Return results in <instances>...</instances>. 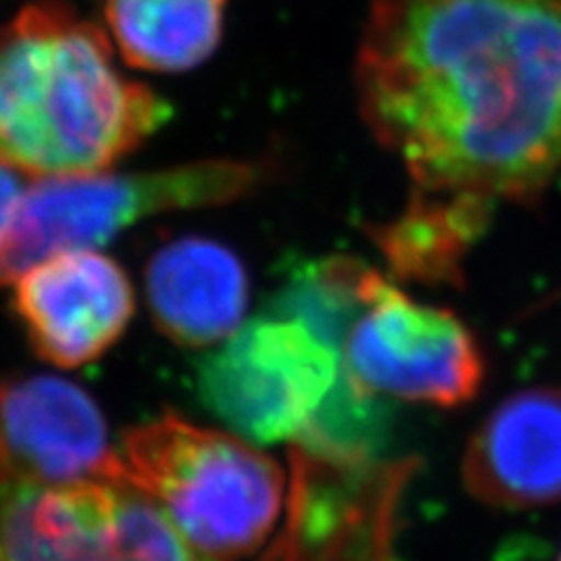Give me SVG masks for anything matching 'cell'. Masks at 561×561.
I'll return each mask as SVG.
<instances>
[{
  "label": "cell",
  "instance_id": "6da1fadb",
  "mask_svg": "<svg viewBox=\"0 0 561 561\" xmlns=\"http://www.w3.org/2000/svg\"><path fill=\"white\" fill-rule=\"evenodd\" d=\"M356 92L412 192L538 199L561 179V0H373Z\"/></svg>",
  "mask_w": 561,
  "mask_h": 561
},
{
  "label": "cell",
  "instance_id": "7a4b0ae2",
  "mask_svg": "<svg viewBox=\"0 0 561 561\" xmlns=\"http://www.w3.org/2000/svg\"><path fill=\"white\" fill-rule=\"evenodd\" d=\"M171 108L129 80L108 35L59 0L0 26V160L33 179L101 173L164 127Z\"/></svg>",
  "mask_w": 561,
  "mask_h": 561
},
{
  "label": "cell",
  "instance_id": "3957f363",
  "mask_svg": "<svg viewBox=\"0 0 561 561\" xmlns=\"http://www.w3.org/2000/svg\"><path fill=\"white\" fill-rule=\"evenodd\" d=\"M119 459L125 480L204 554H249L274 529L284 472L232 435L169 414L131 428Z\"/></svg>",
  "mask_w": 561,
  "mask_h": 561
},
{
  "label": "cell",
  "instance_id": "277c9868",
  "mask_svg": "<svg viewBox=\"0 0 561 561\" xmlns=\"http://www.w3.org/2000/svg\"><path fill=\"white\" fill-rule=\"evenodd\" d=\"M265 167L241 160H204L146 173H90L41 179L22 192L0 230V286H10L43 260L94 251L138 220L222 206L253 192Z\"/></svg>",
  "mask_w": 561,
  "mask_h": 561
},
{
  "label": "cell",
  "instance_id": "5b68a950",
  "mask_svg": "<svg viewBox=\"0 0 561 561\" xmlns=\"http://www.w3.org/2000/svg\"><path fill=\"white\" fill-rule=\"evenodd\" d=\"M0 561H208L125 480L33 484L0 476Z\"/></svg>",
  "mask_w": 561,
  "mask_h": 561
},
{
  "label": "cell",
  "instance_id": "8992f818",
  "mask_svg": "<svg viewBox=\"0 0 561 561\" xmlns=\"http://www.w3.org/2000/svg\"><path fill=\"white\" fill-rule=\"evenodd\" d=\"M342 354L300 321L265 316L239 328L197 367L204 405L255 443L300 433L332 391Z\"/></svg>",
  "mask_w": 561,
  "mask_h": 561
},
{
  "label": "cell",
  "instance_id": "52a82bcc",
  "mask_svg": "<svg viewBox=\"0 0 561 561\" xmlns=\"http://www.w3.org/2000/svg\"><path fill=\"white\" fill-rule=\"evenodd\" d=\"M414 459H346L290 447V494L272 561H396Z\"/></svg>",
  "mask_w": 561,
  "mask_h": 561
},
{
  "label": "cell",
  "instance_id": "ba28073f",
  "mask_svg": "<svg viewBox=\"0 0 561 561\" xmlns=\"http://www.w3.org/2000/svg\"><path fill=\"white\" fill-rule=\"evenodd\" d=\"M342 363L367 391L440 408L463 405L484 381V354L468 325L389 280L351 328Z\"/></svg>",
  "mask_w": 561,
  "mask_h": 561
},
{
  "label": "cell",
  "instance_id": "9c48e42d",
  "mask_svg": "<svg viewBox=\"0 0 561 561\" xmlns=\"http://www.w3.org/2000/svg\"><path fill=\"white\" fill-rule=\"evenodd\" d=\"M0 476L64 486L125 480V468L101 410L80 386L26 377L0 379Z\"/></svg>",
  "mask_w": 561,
  "mask_h": 561
},
{
  "label": "cell",
  "instance_id": "30bf717a",
  "mask_svg": "<svg viewBox=\"0 0 561 561\" xmlns=\"http://www.w3.org/2000/svg\"><path fill=\"white\" fill-rule=\"evenodd\" d=\"M14 309L38 356L70 370L119 340L134 316V288L113 257L70 251L14 280Z\"/></svg>",
  "mask_w": 561,
  "mask_h": 561
},
{
  "label": "cell",
  "instance_id": "8fae6325",
  "mask_svg": "<svg viewBox=\"0 0 561 561\" xmlns=\"http://www.w3.org/2000/svg\"><path fill=\"white\" fill-rule=\"evenodd\" d=\"M466 489L501 511H531L561 501V386L505 398L470 437Z\"/></svg>",
  "mask_w": 561,
  "mask_h": 561
},
{
  "label": "cell",
  "instance_id": "7c38bea8",
  "mask_svg": "<svg viewBox=\"0 0 561 561\" xmlns=\"http://www.w3.org/2000/svg\"><path fill=\"white\" fill-rule=\"evenodd\" d=\"M146 293L157 328L175 344L195 348L227 340L241 328L249 276L227 245L183 237L154 251Z\"/></svg>",
  "mask_w": 561,
  "mask_h": 561
},
{
  "label": "cell",
  "instance_id": "4fadbf2b",
  "mask_svg": "<svg viewBox=\"0 0 561 561\" xmlns=\"http://www.w3.org/2000/svg\"><path fill=\"white\" fill-rule=\"evenodd\" d=\"M227 0H105L117 51L148 73H185L222 41Z\"/></svg>",
  "mask_w": 561,
  "mask_h": 561
},
{
  "label": "cell",
  "instance_id": "5bb4252c",
  "mask_svg": "<svg viewBox=\"0 0 561 561\" xmlns=\"http://www.w3.org/2000/svg\"><path fill=\"white\" fill-rule=\"evenodd\" d=\"M489 204L412 192L410 204L389 225L377 227L375 239L400 278L428 286H459L461 265L486 230Z\"/></svg>",
  "mask_w": 561,
  "mask_h": 561
},
{
  "label": "cell",
  "instance_id": "9a60e30c",
  "mask_svg": "<svg viewBox=\"0 0 561 561\" xmlns=\"http://www.w3.org/2000/svg\"><path fill=\"white\" fill-rule=\"evenodd\" d=\"M386 278L354 257H321L297 267L272 300V313L300 321L316 337L337 348Z\"/></svg>",
  "mask_w": 561,
  "mask_h": 561
},
{
  "label": "cell",
  "instance_id": "2e32d148",
  "mask_svg": "<svg viewBox=\"0 0 561 561\" xmlns=\"http://www.w3.org/2000/svg\"><path fill=\"white\" fill-rule=\"evenodd\" d=\"M391 426V408L351 377L342 363L335 386L293 437V445L346 459H381Z\"/></svg>",
  "mask_w": 561,
  "mask_h": 561
},
{
  "label": "cell",
  "instance_id": "e0dca14e",
  "mask_svg": "<svg viewBox=\"0 0 561 561\" xmlns=\"http://www.w3.org/2000/svg\"><path fill=\"white\" fill-rule=\"evenodd\" d=\"M22 179L20 171H14L8 167L3 160H0V230H3L5 222L10 220L12 210L22 197Z\"/></svg>",
  "mask_w": 561,
  "mask_h": 561
},
{
  "label": "cell",
  "instance_id": "ac0fdd59",
  "mask_svg": "<svg viewBox=\"0 0 561 561\" xmlns=\"http://www.w3.org/2000/svg\"><path fill=\"white\" fill-rule=\"evenodd\" d=\"M557 561H561V552H559V557H557Z\"/></svg>",
  "mask_w": 561,
  "mask_h": 561
}]
</instances>
